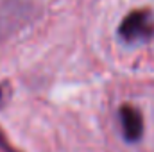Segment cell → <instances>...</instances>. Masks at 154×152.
<instances>
[{"instance_id":"obj_2","label":"cell","mask_w":154,"mask_h":152,"mask_svg":"<svg viewBox=\"0 0 154 152\" xmlns=\"http://www.w3.org/2000/svg\"><path fill=\"white\" fill-rule=\"evenodd\" d=\"M118 120H120L124 140L129 143H136L143 134V118L138 108L131 104H124L118 109Z\"/></svg>"},{"instance_id":"obj_3","label":"cell","mask_w":154,"mask_h":152,"mask_svg":"<svg viewBox=\"0 0 154 152\" xmlns=\"http://www.w3.org/2000/svg\"><path fill=\"white\" fill-rule=\"evenodd\" d=\"M4 106V91H2V88H0V108Z\"/></svg>"},{"instance_id":"obj_1","label":"cell","mask_w":154,"mask_h":152,"mask_svg":"<svg viewBox=\"0 0 154 152\" xmlns=\"http://www.w3.org/2000/svg\"><path fill=\"white\" fill-rule=\"evenodd\" d=\"M118 38L125 45H143L154 38V13L147 7L134 9L118 25Z\"/></svg>"}]
</instances>
